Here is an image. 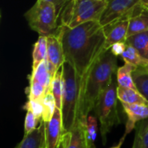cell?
Returning a JSON list of instances; mask_svg holds the SVG:
<instances>
[{
    "instance_id": "6da1fadb",
    "label": "cell",
    "mask_w": 148,
    "mask_h": 148,
    "mask_svg": "<svg viewBox=\"0 0 148 148\" xmlns=\"http://www.w3.org/2000/svg\"><path fill=\"white\" fill-rule=\"evenodd\" d=\"M56 35L62 43L65 62L75 69L82 82L101 56L108 50L104 29L99 21L87 22L75 28L59 25Z\"/></svg>"
},
{
    "instance_id": "7a4b0ae2",
    "label": "cell",
    "mask_w": 148,
    "mask_h": 148,
    "mask_svg": "<svg viewBox=\"0 0 148 148\" xmlns=\"http://www.w3.org/2000/svg\"><path fill=\"white\" fill-rule=\"evenodd\" d=\"M117 70V56L108 49L101 56L82 82L79 120L87 121L89 113L95 108L102 92L113 82Z\"/></svg>"
},
{
    "instance_id": "3957f363",
    "label": "cell",
    "mask_w": 148,
    "mask_h": 148,
    "mask_svg": "<svg viewBox=\"0 0 148 148\" xmlns=\"http://www.w3.org/2000/svg\"><path fill=\"white\" fill-rule=\"evenodd\" d=\"M63 95L62 115L63 134L70 133L79 120L82 79L75 69L67 62L62 65Z\"/></svg>"
},
{
    "instance_id": "277c9868",
    "label": "cell",
    "mask_w": 148,
    "mask_h": 148,
    "mask_svg": "<svg viewBox=\"0 0 148 148\" xmlns=\"http://www.w3.org/2000/svg\"><path fill=\"white\" fill-rule=\"evenodd\" d=\"M107 5L106 0H73L60 14V25L75 28L87 22H100Z\"/></svg>"
},
{
    "instance_id": "5b68a950",
    "label": "cell",
    "mask_w": 148,
    "mask_h": 148,
    "mask_svg": "<svg viewBox=\"0 0 148 148\" xmlns=\"http://www.w3.org/2000/svg\"><path fill=\"white\" fill-rule=\"evenodd\" d=\"M29 27L40 36L56 35L58 26V15L53 3L37 0L24 15Z\"/></svg>"
},
{
    "instance_id": "8992f818",
    "label": "cell",
    "mask_w": 148,
    "mask_h": 148,
    "mask_svg": "<svg viewBox=\"0 0 148 148\" xmlns=\"http://www.w3.org/2000/svg\"><path fill=\"white\" fill-rule=\"evenodd\" d=\"M117 82H114L101 95L95 107L96 114L101 124V134L103 144H106L107 135L112 127L121 123L117 110Z\"/></svg>"
},
{
    "instance_id": "52a82bcc",
    "label": "cell",
    "mask_w": 148,
    "mask_h": 148,
    "mask_svg": "<svg viewBox=\"0 0 148 148\" xmlns=\"http://www.w3.org/2000/svg\"><path fill=\"white\" fill-rule=\"evenodd\" d=\"M141 0H109L102 13L100 23L102 27L116 21L131 18L137 15L136 11L143 10L140 7Z\"/></svg>"
},
{
    "instance_id": "ba28073f",
    "label": "cell",
    "mask_w": 148,
    "mask_h": 148,
    "mask_svg": "<svg viewBox=\"0 0 148 148\" xmlns=\"http://www.w3.org/2000/svg\"><path fill=\"white\" fill-rule=\"evenodd\" d=\"M45 148H56L63 134V123L62 110L57 108L49 122H44Z\"/></svg>"
},
{
    "instance_id": "9c48e42d",
    "label": "cell",
    "mask_w": 148,
    "mask_h": 148,
    "mask_svg": "<svg viewBox=\"0 0 148 148\" xmlns=\"http://www.w3.org/2000/svg\"><path fill=\"white\" fill-rule=\"evenodd\" d=\"M129 19L124 18L103 27L106 35V49H110L116 42H126L127 38Z\"/></svg>"
},
{
    "instance_id": "30bf717a",
    "label": "cell",
    "mask_w": 148,
    "mask_h": 148,
    "mask_svg": "<svg viewBox=\"0 0 148 148\" xmlns=\"http://www.w3.org/2000/svg\"><path fill=\"white\" fill-rule=\"evenodd\" d=\"M124 112L127 116V121L126 123V131L122 137L125 140L127 134H129L134 128L139 121L148 119V104H127L121 103Z\"/></svg>"
},
{
    "instance_id": "8fae6325",
    "label": "cell",
    "mask_w": 148,
    "mask_h": 148,
    "mask_svg": "<svg viewBox=\"0 0 148 148\" xmlns=\"http://www.w3.org/2000/svg\"><path fill=\"white\" fill-rule=\"evenodd\" d=\"M46 60L53 65L56 70L60 69L65 62L62 46L56 35H50L47 36Z\"/></svg>"
},
{
    "instance_id": "7c38bea8",
    "label": "cell",
    "mask_w": 148,
    "mask_h": 148,
    "mask_svg": "<svg viewBox=\"0 0 148 148\" xmlns=\"http://www.w3.org/2000/svg\"><path fill=\"white\" fill-rule=\"evenodd\" d=\"M45 147L44 122L42 121L38 127L30 134L24 135L15 148H45Z\"/></svg>"
},
{
    "instance_id": "4fadbf2b",
    "label": "cell",
    "mask_w": 148,
    "mask_h": 148,
    "mask_svg": "<svg viewBox=\"0 0 148 148\" xmlns=\"http://www.w3.org/2000/svg\"><path fill=\"white\" fill-rule=\"evenodd\" d=\"M136 69L137 67L129 63H125L123 66L118 68L116 72V82L118 86L138 90L133 78V72Z\"/></svg>"
},
{
    "instance_id": "5bb4252c",
    "label": "cell",
    "mask_w": 148,
    "mask_h": 148,
    "mask_svg": "<svg viewBox=\"0 0 148 148\" xmlns=\"http://www.w3.org/2000/svg\"><path fill=\"white\" fill-rule=\"evenodd\" d=\"M117 97L121 103L127 104H148V101L138 91L132 88L117 87Z\"/></svg>"
},
{
    "instance_id": "9a60e30c",
    "label": "cell",
    "mask_w": 148,
    "mask_h": 148,
    "mask_svg": "<svg viewBox=\"0 0 148 148\" xmlns=\"http://www.w3.org/2000/svg\"><path fill=\"white\" fill-rule=\"evenodd\" d=\"M29 80H33L42 84L46 88V94L51 92L53 78L49 72L45 61L42 62L35 70H32L31 75H29Z\"/></svg>"
},
{
    "instance_id": "2e32d148",
    "label": "cell",
    "mask_w": 148,
    "mask_h": 148,
    "mask_svg": "<svg viewBox=\"0 0 148 148\" xmlns=\"http://www.w3.org/2000/svg\"><path fill=\"white\" fill-rule=\"evenodd\" d=\"M82 129L86 148H95V141L97 137L98 132L97 119L93 115H88L87 122L83 124Z\"/></svg>"
},
{
    "instance_id": "e0dca14e",
    "label": "cell",
    "mask_w": 148,
    "mask_h": 148,
    "mask_svg": "<svg viewBox=\"0 0 148 148\" xmlns=\"http://www.w3.org/2000/svg\"><path fill=\"white\" fill-rule=\"evenodd\" d=\"M47 58V36H40L34 44L32 53V70H35Z\"/></svg>"
},
{
    "instance_id": "ac0fdd59",
    "label": "cell",
    "mask_w": 148,
    "mask_h": 148,
    "mask_svg": "<svg viewBox=\"0 0 148 148\" xmlns=\"http://www.w3.org/2000/svg\"><path fill=\"white\" fill-rule=\"evenodd\" d=\"M126 43L133 46L145 58L148 56V30L133 35L127 38Z\"/></svg>"
},
{
    "instance_id": "d6986e66",
    "label": "cell",
    "mask_w": 148,
    "mask_h": 148,
    "mask_svg": "<svg viewBox=\"0 0 148 148\" xmlns=\"http://www.w3.org/2000/svg\"><path fill=\"white\" fill-rule=\"evenodd\" d=\"M148 30V14L140 13L129 19L127 37Z\"/></svg>"
},
{
    "instance_id": "ffe728a7",
    "label": "cell",
    "mask_w": 148,
    "mask_h": 148,
    "mask_svg": "<svg viewBox=\"0 0 148 148\" xmlns=\"http://www.w3.org/2000/svg\"><path fill=\"white\" fill-rule=\"evenodd\" d=\"M51 92L55 97L56 108L62 109V95H63V72L62 67L56 73L51 85Z\"/></svg>"
},
{
    "instance_id": "44dd1931",
    "label": "cell",
    "mask_w": 148,
    "mask_h": 148,
    "mask_svg": "<svg viewBox=\"0 0 148 148\" xmlns=\"http://www.w3.org/2000/svg\"><path fill=\"white\" fill-rule=\"evenodd\" d=\"M87 121L78 120L75 127L70 132V138L68 143L67 148H86L85 140L83 136V124L86 123Z\"/></svg>"
},
{
    "instance_id": "7402d4cb",
    "label": "cell",
    "mask_w": 148,
    "mask_h": 148,
    "mask_svg": "<svg viewBox=\"0 0 148 148\" xmlns=\"http://www.w3.org/2000/svg\"><path fill=\"white\" fill-rule=\"evenodd\" d=\"M121 58L124 60L125 63L132 64L137 68H143L147 62V59L143 57L136 49L127 44L124 53L121 55Z\"/></svg>"
},
{
    "instance_id": "603a6c76",
    "label": "cell",
    "mask_w": 148,
    "mask_h": 148,
    "mask_svg": "<svg viewBox=\"0 0 148 148\" xmlns=\"http://www.w3.org/2000/svg\"><path fill=\"white\" fill-rule=\"evenodd\" d=\"M133 78L138 91L148 101V70L137 68L133 72Z\"/></svg>"
},
{
    "instance_id": "cb8c5ba5",
    "label": "cell",
    "mask_w": 148,
    "mask_h": 148,
    "mask_svg": "<svg viewBox=\"0 0 148 148\" xmlns=\"http://www.w3.org/2000/svg\"><path fill=\"white\" fill-rule=\"evenodd\" d=\"M42 102V107H43L42 121L43 122H49V121H51L55 114V111L56 109V100L52 92L46 94Z\"/></svg>"
},
{
    "instance_id": "d4e9b609",
    "label": "cell",
    "mask_w": 148,
    "mask_h": 148,
    "mask_svg": "<svg viewBox=\"0 0 148 148\" xmlns=\"http://www.w3.org/2000/svg\"><path fill=\"white\" fill-rule=\"evenodd\" d=\"M26 112L27 113L24 121V135H27L36 129L42 121L37 119L30 110H26Z\"/></svg>"
},
{
    "instance_id": "484cf974",
    "label": "cell",
    "mask_w": 148,
    "mask_h": 148,
    "mask_svg": "<svg viewBox=\"0 0 148 148\" xmlns=\"http://www.w3.org/2000/svg\"><path fill=\"white\" fill-rule=\"evenodd\" d=\"M24 110H30L37 119L42 121V112H43V107H42V102L40 101H32V100H28L27 102L24 104L23 107Z\"/></svg>"
},
{
    "instance_id": "4316f807",
    "label": "cell",
    "mask_w": 148,
    "mask_h": 148,
    "mask_svg": "<svg viewBox=\"0 0 148 148\" xmlns=\"http://www.w3.org/2000/svg\"><path fill=\"white\" fill-rule=\"evenodd\" d=\"M136 128L138 129L140 135L142 148H148V119L141 121Z\"/></svg>"
},
{
    "instance_id": "83f0119b",
    "label": "cell",
    "mask_w": 148,
    "mask_h": 148,
    "mask_svg": "<svg viewBox=\"0 0 148 148\" xmlns=\"http://www.w3.org/2000/svg\"><path fill=\"white\" fill-rule=\"evenodd\" d=\"M126 48H127L126 42H116V43L113 44L112 47L110 48V50L112 51V53L114 56H116L118 57L119 56H121V55L124 53Z\"/></svg>"
},
{
    "instance_id": "f1b7e54d",
    "label": "cell",
    "mask_w": 148,
    "mask_h": 148,
    "mask_svg": "<svg viewBox=\"0 0 148 148\" xmlns=\"http://www.w3.org/2000/svg\"><path fill=\"white\" fill-rule=\"evenodd\" d=\"M49 2H51L54 3V5L56 6V11H57V15H58V20H59V16L60 14L62 12V10L66 8V6L72 2L73 0H46Z\"/></svg>"
},
{
    "instance_id": "f546056e",
    "label": "cell",
    "mask_w": 148,
    "mask_h": 148,
    "mask_svg": "<svg viewBox=\"0 0 148 148\" xmlns=\"http://www.w3.org/2000/svg\"><path fill=\"white\" fill-rule=\"evenodd\" d=\"M69 138H70V133L63 134L56 148H67L68 143L69 141Z\"/></svg>"
},
{
    "instance_id": "4dcf8cb0",
    "label": "cell",
    "mask_w": 148,
    "mask_h": 148,
    "mask_svg": "<svg viewBox=\"0 0 148 148\" xmlns=\"http://www.w3.org/2000/svg\"><path fill=\"white\" fill-rule=\"evenodd\" d=\"M132 148H142V143H141L140 135V133H139V131H138L137 128H136L135 136H134V144H133Z\"/></svg>"
},
{
    "instance_id": "1f68e13d",
    "label": "cell",
    "mask_w": 148,
    "mask_h": 148,
    "mask_svg": "<svg viewBox=\"0 0 148 148\" xmlns=\"http://www.w3.org/2000/svg\"><path fill=\"white\" fill-rule=\"evenodd\" d=\"M140 7L144 10V8L147 7L148 6V0H141L140 1Z\"/></svg>"
},
{
    "instance_id": "d6a6232c",
    "label": "cell",
    "mask_w": 148,
    "mask_h": 148,
    "mask_svg": "<svg viewBox=\"0 0 148 148\" xmlns=\"http://www.w3.org/2000/svg\"><path fill=\"white\" fill-rule=\"evenodd\" d=\"M123 142H124V139H121V140H120V142H119V144L117 145V146H115V147H110V148H121V146H122V144H123Z\"/></svg>"
},
{
    "instance_id": "836d02e7",
    "label": "cell",
    "mask_w": 148,
    "mask_h": 148,
    "mask_svg": "<svg viewBox=\"0 0 148 148\" xmlns=\"http://www.w3.org/2000/svg\"><path fill=\"white\" fill-rule=\"evenodd\" d=\"M143 69H145L148 70V59H147V63H146V65L143 67Z\"/></svg>"
},
{
    "instance_id": "e575fe53",
    "label": "cell",
    "mask_w": 148,
    "mask_h": 148,
    "mask_svg": "<svg viewBox=\"0 0 148 148\" xmlns=\"http://www.w3.org/2000/svg\"><path fill=\"white\" fill-rule=\"evenodd\" d=\"M144 10H145V11H148V6L147 7H146V8H144Z\"/></svg>"
},
{
    "instance_id": "d590c367",
    "label": "cell",
    "mask_w": 148,
    "mask_h": 148,
    "mask_svg": "<svg viewBox=\"0 0 148 148\" xmlns=\"http://www.w3.org/2000/svg\"><path fill=\"white\" fill-rule=\"evenodd\" d=\"M106 1H108H108H109V0H106Z\"/></svg>"
},
{
    "instance_id": "8d00e7d4",
    "label": "cell",
    "mask_w": 148,
    "mask_h": 148,
    "mask_svg": "<svg viewBox=\"0 0 148 148\" xmlns=\"http://www.w3.org/2000/svg\"><path fill=\"white\" fill-rule=\"evenodd\" d=\"M147 59H148V56H147Z\"/></svg>"
}]
</instances>
